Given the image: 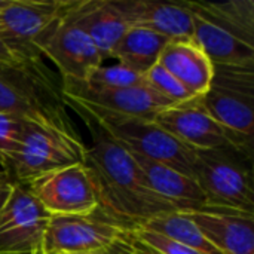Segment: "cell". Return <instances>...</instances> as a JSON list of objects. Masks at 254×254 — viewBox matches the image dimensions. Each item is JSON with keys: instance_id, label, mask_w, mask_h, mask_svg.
Wrapping results in <instances>:
<instances>
[{"instance_id": "1", "label": "cell", "mask_w": 254, "mask_h": 254, "mask_svg": "<svg viewBox=\"0 0 254 254\" xmlns=\"http://www.w3.org/2000/svg\"><path fill=\"white\" fill-rule=\"evenodd\" d=\"M64 101L89 129L92 144L86 147L83 165L89 173L98 210L103 214L132 231L153 217L179 211L149 189L131 153L118 144L88 112L68 98Z\"/></svg>"}, {"instance_id": "2", "label": "cell", "mask_w": 254, "mask_h": 254, "mask_svg": "<svg viewBox=\"0 0 254 254\" xmlns=\"http://www.w3.org/2000/svg\"><path fill=\"white\" fill-rule=\"evenodd\" d=\"M0 113L77 134L64 101L42 60L0 63Z\"/></svg>"}, {"instance_id": "3", "label": "cell", "mask_w": 254, "mask_h": 254, "mask_svg": "<svg viewBox=\"0 0 254 254\" xmlns=\"http://www.w3.org/2000/svg\"><path fill=\"white\" fill-rule=\"evenodd\" d=\"M193 22V42L213 64H254V1H185Z\"/></svg>"}, {"instance_id": "4", "label": "cell", "mask_w": 254, "mask_h": 254, "mask_svg": "<svg viewBox=\"0 0 254 254\" xmlns=\"http://www.w3.org/2000/svg\"><path fill=\"white\" fill-rule=\"evenodd\" d=\"M192 179L205 198V208L254 214L252 155L237 149L193 150Z\"/></svg>"}, {"instance_id": "5", "label": "cell", "mask_w": 254, "mask_h": 254, "mask_svg": "<svg viewBox=\"0 0 254 254\" xmlns=\"http://www.w3.org/2000/svg\"><path fill=\"white\" fill-rule=\"evenodd\" d=\"M63 97L77 103L103 127V129L118 144H121L128 152L137 153L152 161L162 162L192 177L193 150L171 137L155 121L118 115L95 106L85 104L79 100L65 95Z\"/></svg>"}, {"instance_id": "6", "label": "cell", "mask_w": 254, "mask_h": 254, "mask_svg": "<svg viewBox=\"0 0 254 254\" xmlns=\"http://www.w3.org/2000/svg\"><path fill=\"white\" fill-rule=\"evenodd\" d=\"M86 146L79 134L25 121L21 149L6 174L12 182L27 185L52 171L83 164Z\"/></svg>"}, {"instance_id": "7", "label": "cell", "mask_w": 254, "mask_h": 254, "mask_svg": "<svg viewBox=\"0 0 254 254\" xmlns=\"http://www.w3.org/2000/svg\"><path fill=\"white\" fill-rule=\"evenodd\" d=\"M201 104L226 129L253 138L254 64H214L213 79Z\"/></svg>"}, {"instance_id": "8", "label": "cell", "mask_w": 254, "mask_h": 254, "mask_svg": "<svg viewBox=\"0 0 254 254\" xmlns=\"http://www.w3.org/2000/svg\"><path fill=\"white\" fill-rule=\"evenodd\" d=\"M155 122L189 149H237L252 155L253 138L232 132L216 122L202 107L201 97L162 110Z\"/></svg>"}, {"instance_id": "9", "label": "cell", "mask_w": 254, "mask_h": 254, "mask_svg": "<svg viewBox=\"0 0 254 254\" xmlns=\"http://www.w3.org/2000/svg\"><path fill=\"white\" fill-rule=\"evenodd\" d=\"M68 1L10 0L0 10V40L19 61L42 60L40 43Z\"/></svg>"}, {"instance_id": "10", "label": "cell", "mask_w": 254, "mask_h": 254, "mask_svg": "<svg viewBox=\"0 0 254 254\" xmlns=\"http://www.w3.org/2000/svg\"><path fill=\"white\" fill-rule=\"evenodd\" d=\"M129 229L100 210L82 216H51L42 254H82L109 250L125 240Z\"/></svg>"}, {"instance_id": "11", "label": "cell", "mask_w": 254, "mask_h": 254, "mask_svg": "<svg viewBox=\"0 0 254 254\" xmlns=\"http://www.w3.org/2000/svg\"><path fill=\"white\" fill-rule=\"evenodd\" d=\"M51 214L22 183L13 182L12 193L0 213V254H42Z\"/></svg>"}, {"instance_id": "12", "label": "cell", "mask_w": 254, "mask_h": 254, "mask_svg": "<svg viewBox=\"0 0 254 254\" xmlns=\"http://www.w3.org/2000/svg\"><path fill=\"white\" fill-rule=\"evenodd\" d=\"M70 4L48 30L39 49L57 65L63 79L85 82L104 61L86 31L68 13Z\"/></svg>"}, {"instance_id": "13", "label": "cell", "mask_w": 254, "mask_h": 254, "mask_svg": "<svg viewBox=\"0 0 254 254\" xmlns=\"http://www.w3.org/2000/svg\"><path fill=\"white\" fill-rule=\"evenodd\" d=\"M25 186L51 216H82L98 210V199L83 164L52 171Z\"/></svg>"}, {"instance_id": "14", "label": "cell", "mask_w": 254, "mask_h": 254, "mask_svg": "<svg viewBox=\"0 0 254 254\" xmlns=\"http://www.w3.org/2000/svg\"><path fill=\"white\" fill-rule=\"evenodd\" d=\"M61 92L65 97L79 100L89 106L149 121H155L162 110L174 106L146 83L131 88H97L85 82L63 79Z\"/></svg>"}, {"instance_id": "15", "label": "cell", "mask_w": 254, "mask_h": 254, "mask_svg": "<svg viewBox=\"0 0 254 254\" xmlns=\"http://www.w3.org/2000/svg\"><path fill=\"white\" fill-rule=\"evenodd\" d=\"M129 27L147 28L170 42L193 40L192 15L185 1L164 3L150 0H113Z\"/></svg>"}, {"instance_id": "16", "label": "cell", "mask_w": 254, "mask_h": 254, "mask_svg": "<svg viewBox=\"0 0 254 254\" xmlns=\"http://www.w3.org/2000/svg\"><path fill=\"white\" fill-rule=\"evenodd\" d=\"M185 214L222 254H254L253 214L216 208L185 211Z\"/></svg>"}, {"instance_id": "17", "label": "cell", "mask_w": 254, "mask_h": 254, "mask_svg": "<svg viewBox=\"0 0 254 254\" xmlns=\"http://www.w3.org/2000/svg\"><path fill=\"white\" fill-rule=\"evenodd\" d=\"M68 13L91 37L103 61L113 57L118 43L129 28L113 0L71 1Z\"/></svg>"}, {"instance_id": "18", "label": "cell", "mask_w": 254, "mask_h": 254, "mask_svg": "<svg viewBox=\"0 0 254 254\" xmlns=\"http://www.w3.org/2000/svg\"><path fill=\"white\" fill-rule=\"evenodd\" d=\"M131 156L138 165L149 189L159 198L183 213L205 208V198L192 177L137 153H131Z\"/></svg>"}, {"instance_id": "19", "label": "cell", "mask_w": 254, "mask_h": 254, "mask_svg": "<svg viewBox=\"0 0 254 254\" xmlns=\"http://www.w3.org/2000/svg\"><path fill=\"white\" fill-rule=\"evenodd\" d=\"M158 64L195 97H202L210 88L214 64L193 40L170 42Z\"/></svg>"}, {"instance_id": "20", "label": "cell", "mask_w": 254, "mask_h": 254, "mask_svg": "<svg viewBox=\"0 0 254 254\" xmlns=\"http://www.w3.org/2000/svg\"><path fill=\"white\" fill-rule=\"evenodd\" d=\"M170 40L158 33L141 27H129L118 43L112 60L128 68L146 74L155 67Z\"/></svg>"}, {"instance_id": "21", "label": "cell", "mask_w": 254, "mask_h": 254, "mask_svg": "<svg viewBox=\"0 0 254 254\" xmlns=\"http://www.w3.org/2000/svg\"><path fill=\"white\" fill-rule=\"evenodd\" d=\"M141 229L164 235L201 254H222L205 240L201 231L183 211H173L153 217L144 223Z\"/></svg>"}, {"instance_id": "22", "label": "cell", "mask_w": 254, "mask_h": 254, "mask_svg": "<svg viewBox=\"0 0 254 254\" xmlns=\"http://www.w3.org/2000/svg\"><path fill=\"white\" fill-rule=\"evenodd\" d=\"M85 83L97 88H131L144 85V76L116 63L112 65H100L95 68Z\"/></svg>"}, {"instance_id": "23", "label": "cell", "mask_w": 254, "mask_h": 254, "mask_svg": "<svg viewBox=\"0 0 254 254\" xmlns=\"http://www.w3.org/2000/svg\"><path fill=\"white\" fill-rule=\"evenodd\" d=\"M144 82L156 94H159L161 97L167 98L173 104H182V103H188V101L196 98L171 73H168L159 64L152 67L144 74Z\"/></svg>"}, {"instance_id": "24", "label": "cell", "mask_w": 254, "mask_h": 254, "mask_svg": "<svg viewBox=\"0 0 254 254\" xmlns=\"http://www.w3.org/2000/svg\"><path fill=\"white\" fill-rule=\"evenodd\" d=\"M24 124L22 118L0 113V165L4 173L21 149Z\"/></svg>"}, {"instance_id": "25", "label": "cell", "mask_w": 254, "mask_h": 254, "mask_svg": "<svg viewBox=\"0 0 254 254\" xmlns=\"http://www.w3.org/2000/svg\"><path fill=\"white\" fill-rule=\"evenodd\" d=\"M131 234L138 240L141 241L143 244L149 246L150 249H153L155 252H158L159 254H201L174 240H170L164 235H159V234H155V232H150V231H146V229H141V228H137V229H132Z\"/></svg>"}, {"instance_id": "26", "label": "cell", "mask_w": 254, "mask_h": 254, "mask_svg": "<svg viewBox=\"0 0 254 254\" xmlns=\"http://www.w3.org/2000/svg\"><path fill=\"white\" fill-rule=\"evenodd\" d=\"M124 247H125V250H127L128 254H159L158 252H155L153 249H150L149 246H146L141 241H138L131 234V231L128 232L127 238L124 240Z\"/></svg>"}, {"instance_id": "27", "label": "cell", "mask_w": 254, "mask_h": 254, "mask_svg": "<svg viewBox=\"0 0 254 254\" xmlns=\"http://www.w3.org/2000/svg\"><path fill=\"white\" fill-rule=\"evenodd\" d=\"M12 188H13V182L9 180V182H4L0 185V213L3 210V207L6 205L10 193H12Z\"/></svg>"}, {"instance_id": "28", "label": "cell", "mask_w": 254, "mask_h": 254, "mask_svg": "<svg viewBox=\"0 0 254 254\" xmlns=\"http://www.w3.org/2000/svg\"><path fill=\"white\" fill-rule=\"evenodd\" d=\"M0 63L3 64H12V63H19V60L10 52V49L0 40Z\"/></svg>"}, {"instance_id": "29", "label": "cell", "mask_w": 254, "mask_h": 254, "mask_svg": "<svg viewBox=\"0 0 254 254\" xmlns=\"http://www.w3.org/2000/svg\"><path fill=\"white\" fill-rule=\"evenodd\" d=\"M127 238V237H125ZM82 254H128L125 247H124V241H121L119 244H116L115 247L109 249V250H100V252H91V253H82Z\"/></svg>"}, {"instance_id": "30", "label": "cell", "mask_w": 254, "mask_h": 254, "mask_svg": "<svg viewBox=\"0 0 254 254\" xmlns=\"http://www.w3.org/2000/svg\"><path fill=\"white\" fill-rule=\"evenodd\" d=\"M4 182H9V176L4 171H0V185L4 183Z\"/></svg>"}, {"instance_id": "31", "label": "cell", "mask_w": 254, "mask_h": 254, "mask_svg": "<svg viewBox=\"0 0 254 254\" xmlns=\"http://www.w3.org/2000/svg\"><path fill=\"white\" fill-rule=\"evenodd\" d=\"M9 1H10V0H0V10H1V9H4V7L9 4Z\"/></svg>"}]
</instances>
